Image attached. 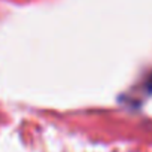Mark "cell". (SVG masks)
Listing matches in <instances>:
<instances>
[{"label": "cell", "instance_id": "obj_1", "mask_svg": "<svg viewBox=\"0 0 152 152\" xmlns=\"http://www.w3.org/2000/svg\"><path fill=\"white\" fill-rule=\"evenodd\" d=\"M145 88H146V91H148L149 94H152V73L149 75V78H148L146 82H145Z\"/></svg>", "mask_w": 152, "mask_h": 152}]
</instances>
